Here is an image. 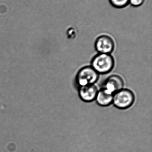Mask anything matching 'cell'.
I'll list each match as a JSON object with an SVG mask.
<instances>
[{
    "label": "cell",
    "instance_id": "6da1fadb",
    "mask_svg": "<svg viewBox=\"0 0 152 152\" xmlns=\"http://www.w3.org/2000/svg\"><path fill=\"white\" fill-rule=\"evenodd\" d=\"M115 65L113 57L110 54L98 53L91 61V66L98 74H108L112 70Z\"/></svg>",
    "mask_w": 152,
    "mask_h": 152
},
{
    "label": "cell",
    "instance_id": "277c9868",
    "mask_svg": "<svg viewBox=\"0 0 152 152\" xmlns=\"http://www.w3.org/2000/svg\"><path fill=\"white\" fill-rule=\"evenodd\" d=\"M95 50L99 53L110 54L114 49L115 44L113 39L107 35H102L95 42Z\"/></svg>",
    "mask_w": 152,
    "mask_h": 152
},
{
    "label": "cell",
    "instance_id": "ba28073f",
    "mask_svg": "<svg viewBox=\"0 0 152 152\" xmlns=\"http://www.w3.org/2000/svg\"><path fill=\"white\" fill-rule=\"evenodd\" d=\"M129 0H110L111 3L114 7L122 8L128 4Z\"/></svg>",
    "mask_w": 152,
    "mask_h": 152
},
{
    "label": "cell",
    "instance_id": "52a82bcc",
    "mask_svg": "<svg viewBox=\"0 0 152 152\" xmlns=\"http://www.w3.org/2000/svg\"><path fill=\"white\" fill-rule=\"evenodd\" d=\"M113 96L112 94L101 88L98 91L95 100L99 105L105 107L109 106L112 103Z\"/></svg>",
    "mask_w": 152,
    "mask_h": 152
},
{
    "label": "cell",
    "instance_id": "7a4b0ae2",
    "mask_svg": "<svg viewBox=\"0 0 152 152\" xmlns=\"http://www.w3.org/2000/svg\"><path fill=\"white\" fill-rule=\"evenodd\" d=\"M134 101V93L129 89L123 88L113 94L112 103L117 108L125 110L131 107Z\"/></svg>",
    "mask_w": 152,
    "mask_h": 152
},
{
    "label": "cell",
    "instance_id": "9c48e42d",
    "mask_svg": "<svg viewBox=\"0 0 152 152\" xmlns=\"http://www.w3.org/2000/svg\"><path fill=\"white\" fill-rule=\"evenodd\" d=\"M132 5L134 6H139L142 5L145 0H129Z\"/></svg>",
    "mask_w": 152,
    "mask_h": 152
},
{
    "label": "cell",
    "instance_id": "3957f363",
    "mask_svg": "<svg viewBox=\"0 0 152 152\" xmlns=\"http://www.w3.org/2000/svg\"><path fill=\"white\" fill-rule=\"evenodd\" d=\"M99 77V74L91 66H86L78 71L76 76V81L78 87L94 85Z\"/></svg>",
    "mask_w": 152,
    "mask_h": 152
},
{
    "label": "cell",
    "instance_id": "8992f818",
    "mask_svg": "<svg viewBox=\"0 0 152 152\" xmlns=\"http://www.w3.org/2000/svg\"><path fill=\"white\" fill-rule=\"evenodd\" d=\"M99 90L95 85L78 87V93L80 99L84 102H90L95 100Z\"/></svg>",
    "mask_w": 152,
    "mask_h": 152
},
{
    "label": "cell",
    "instance_id": "5b68a950",
    "mask_svg": "<svg viewBox=\"0 0 152 152\" xmlns=\"http://www.w3.org/2000/svg\"><path fill=\"white\" fill-rule=\"evenodd\" d=\"M124 82L123 79L118 75H113L109 77L104 81L102 88L114 94L115 93L123 88Z\"/></svg>",
    "mask_w": 152,
    "mask_h": 152
}]
</instances>
